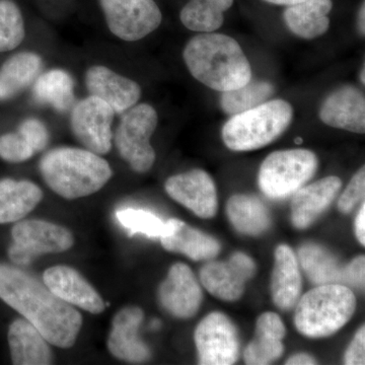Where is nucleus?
<instances>
[{"label": "nucleus", "mask_w": 365, "mask_h": 365, "mask_svg": "<svg viewBox=\"0 0 365 365\" xmlns=\"http://www.w3.org/2000/svg\"><path fill=\"white\" fill-rule=\"evenodd\" d=\"M0 299L32 323L50 344H76L83 317L31 274L0 264Z\"/></svg>", "instance_id": "1"}, {"label": "nucleus", "mask_w": 365, "mask_h": 365, "mask_svg": "<svg viewBox=\"0 0 365 365\" xmlns=\"http://www.w3.org/2000/svg\"><path fill=\"white\" fill-rule=\"evenodd\" d=\"M182 56L192 76L212 90H237L252 79L251 66L241 46L222 34L195 36L185 47Z\"/></svg>", "instance_id": "2"}, {"label": "nucleus", "mask_w": 365, "mask_h": 365, "mask_svg": "<svg viewBox=\"0 0 365 365\" xmlns=\"http://www.w3.org/2000/svg\"><path fill=\"white\" fill-rule=\"evenodd\" d=\"M39 168L48 187L69 200L97 193L113 175L104 158L93 151L74 148L48 151L41 158Z\"/></svg>", "instance_id": "3"}, {"label": "nucleus", "mask_w": 365, "mask_h": 365, "mask_svg": "<svg viewBox=\"0 0 365 365\" xmlns=\"http://www.w3.org/2000/svg\"><path fill=\"white\" fill-rule=\"evenodd\" d=\"M294 325L302 335L323 338L333 335L352 318L356 299L343 284L318 285L297 302Z\"/></svg>", "instance_id": "4"}, {"label": "nucleus", "mask_w": 365, "mask_h": 365, "mask_svg": "<svg viewBox=\"0 0 365 365\" xmlns=\"http://www.w3.org/2000/svg\"><path fill=\"white\" fill-rule=\"evenodd\" d=\"M292 116V105L283 100L269 101L230 118L223 126V141L235 151L259 150L287 130Z\"/></svg>", "instance_id": "5"}, {"label": "nucleus", "mask_w": 365, "mask_h": 365, "mask_svg": "<svg viewBox=\"0 0 365 365\" xmlns=\"http://www.w3.org/2000/svg\"><path fill=\"white\" fill-rule=\"evenodd\" d=\"M318 165V158L311 150L275 151L262 163L259 187L268 198L282 200L304 187L314 177Z\"/></svg>", "instance_id": "6"}, {"label": "nucleus", "mask_w": 365, "mask_h": 365, "mask_svg": "<svg viewBox=\"0 0 365 365\" xmlns=\"http://www.w3.org/2000/svg\"><path fill=\"white\" fill-rule=\"evenodd\" d=\"M158 126V114L151 106L141 104L122 116L114 141L120 155L137 173H146L155 160L150 137Z\"/></svg>", "instance_id": "7"}, {"label": "nucleus", "mask_w": 365, "mask_h": 365, "mask_svg": "<svg viewBox=\"0 0 365 365\" xmlns=\"http://www.w3.org/2000/svg\"><path fill=\"white\" fill-rule=\"evenodd\" d=\"M14 242L9 257L16 265H30L37 257L59 254L73 246L74 237L67 228L45 220H31L16 223L11 230Z\"/></svg>", "instance_id": "8"}, {"label": "nucleus", "mask_w": 365, "mask_h": 365, "mask_svg": "<svg viewBox=\"0 0 365 365\" xmlns=\"http://www.w3.org/2000/svg\"><path fill=\"white\" fill-rule=\"evenodd\" d=\"M110 31L127 42L143 39L162 23L153 0H100Z\"/></svg>", "instance_id": "9"}, {"label": "nucleus", "mask_w": 365, "mask_h": 365, "mask_svg": "<svg viewBox=\"0 0 365 365\" xmlns=\"http://www.w3.org/2000/svg\"><path fill=\"white\" fill-rule=\"evenodd\" d=\"M194 338L200 364L230 365L239 359V333L225 314H208L197 326Z\"/></svg>", "instance_id": "10"}, {"label": "nucleus", "mask_w": 365, "mask_h": 365, "mask_svg": "<svg viewBox=\"0 0 365 365\" xmlns=\"http://www.w3.org/2000/svg\"><path fill=\"white\" fill-rule=\"evenodd\" d=\"M114 115V110L107 103L90 96L72 110V132L86 150L98 155H107L112 148Z\"/></svg>", "instance_id": "11"}, {"label": "nucleus", "mask_w": 365, "mask_h": 365, "mask_svg": "<svg viewBox=\"0 0 365 365\" xmlns=\"http://www.w3.org/2000/svg\"><path fill=\"white\" fill-rule=\"evenodd\" d=\"M256 264L248 255L237 252L227 261L209 262L200 271V280L209 294L225 302L241 299L246 283L254 277Z\"/></svg>", "instance_id": "12"}, {"label": "nucleus", "mask_w": 365, "mask_h": 365, "mask_svg": "<svg viewBox=\"0 0 365 365\" xmlns=\"http://www.w3.org/2000/svg\"><path fill=\"white\" fill-rule=\"evenodd\" d=\"M165 191L170 198L201 218H211L217 211L215 182L202 170H193L169 178Z\"/></svg>", "instance_id": "13"}, {"label": "nucleus", "mask_w": 365, "mask_h": 365, "mask_svg": "<svg viewBox=\"0 0 365 365\" xmlns=\"http://www.w3.org/2000/svg\"><path fill=\"white\" fill-rule=\"evenodd\" d=\"M158 299L172 316L189 319L198 312L203 294L189 266L176 263L170 267L167 278L160 284Z\"/></svg>", "instance_id": "14"}, {"label": "nucleus", "mask_w": 365, "mask_h": 365, "mask_svg": "<svg viewBox=\"0 0 365 365\" xmlns=\"http://www.w3.org/2000/svg\"><path fill=\"white\" fill-rule=\"evenodd\" d=\"M43 282L50 292L71 306L95 314L105 311L102 297L76 269L63 265L47 269L43 275Z\"/></svg>", "instance_id": "15"}, {"label": "nucleus", "mask_w": 365, "mask_h": 365, "mask_svg": "<svg viewBox=\"0 0 365 365\" xmlns=\"http://www.w3.org/2000/svg\"><path fill=\"white\" fill-rule=\"evenodd\" d=\"M143 319V311L138 307H124L115 314L108 338V348L113 356L132 364L150 359V348L138 336Z\"/></svg>", "instance_id": "16"}, {"label": "nucleus", "mask_w": 365, "mask_h": 365, "mask_svg": "<svg viewBox=\"0 0 365 365\" xmlns=\"http://www.w3.org/2000/svg\"><path fill=\"white\" fill-rule=\"evenodd\" d=\"M86 88L91 96L101 98L121 114L135 106L141 96L135 81L120 76L105 66H93L86 74Z\"/></svg>", "instance_id": "17"}, {"label": "nucleus", "mask_w": 365, "mask_h": 365, "mask_svg": "<svg viewBox=\"0 0 365 365\" xmlns=\"http://www.w3.org/2000/svg\"><path fill=\"white\" fill-rule=\"evenodd\" d=\"M319 118L324 123L334 128L354 133H364V93L351 86H343L334 91L322 105Z\"/></svg>", "instance_id": "18"}, {"label": "nucleus", "mask_w": 365, "mask_h": 365, "mask_svg": "<svg viewBox=\"0 0 365 365\" xmlns=\"http://www.w3.org/2000/svg\"><path fill=\"white\" fill-rule=\"evenodd\" d=\"M341 187L342 181L339 178L331 176L297 190L292 201V220L294 227L299 230L311 227L331 205Z\"/></svg>", "instance_id": "19"}, {"label": "nucleus", "mask_w": 365, "mask_h": 365, "mask_svg": "<svg viewBox=\"0 0 365 365\" xmlns=\"http://www.w3.org/2000/svg\"><path fill=\"white\" fill-rule=\"evenodd\" d=\"M160 239L163 249L185 255L194 261L211 260L222 250L215 237L176 218L165 222V232Z\"/></svg>", "instance_id": "20"}, {"label": "nucleus", "mask_w": 365, "mask_h": 365, "mask_svg": "<svg viewBox=\"0 0 365 365\" xmlns=\"http://www.w3.org/2000/svg\"><path fill=\"white\" fill-rule=\"evenodd\" d=\"M7 340L14 364H52V352L48 345L49 342L28 319H16L9 327Z\"/></svg>", "instance_id": "21"}, {"label": "nucleus", "mask_w": 365, "mask_h": 365, "mask_svg": "<svg viewBox=\"0 0 365 365\" xmlns=\"http://www.w3.org/2000/svg\"><path fill=\"white\" fill-rule=\"evenodd\" d=\"M302 280L299 260L294 252L287 245H281L275 251V262L271 281V292L276 307L287 311L299 302Z\"/></svg>", "instance_id": "22"}, {"label": "nucleus", "mask_w": 365, "mask_h": 365, "mask_svg": "<svg viewBox=\"0 0 365 365\" xmlns=\"http://www.w3.org/2000/svg\"><path fill=\"white\" fill-rule=\"evenodd\" d=\"M287 328L277 314H261L257 321L254 340L244 353L245 362L250 365H267L280 359L283 354L282 340Z\"/></svg>", "instance_id": "23"}, {"label": "nucleus", "mask_w": 365, "mask_h": 365, "mask_svg": "<svg viewBox=\"0 0 365 365\" xmlns=\"http://www.w3.org/2000/svg\"><path fill=\"white\" fill-rule=\"evenodd\" d=\"M332 7L331 0H304L288 6L283 18L290 32L302 39L312 40L328 31V14Z\"/></svg>", "instance_id": "24"}, {"label": "nucleus", "mask_w": 365, "mask_h": 365, "mask_svg": "<svg viewBox=\"0 0 365 365\" xmlns=\"http://www.w3.org/2000/svg\"><path fill=\"white\" fill-rule=\"evenodd\" d=\"M42 190L30 181H0V225L20 222L37 207Z\"/></svg>", "instance_id": "25"}, {"label": "nucleus", "mask_w": 365, "mask_h": 365, "mask_svg": "<svg viewBox=\"0 0 365 365\" xmlns=\"http://www.w3.org/2000/svg\"><path fill=\"white\" fill-rule=\"evenodd\" d=\"M42 68V59L32 52H21L0 68V101L9 100L32 85Z\"/></svg>", "instance_id": "26"}, {"label": "nucleus", "mask_w": 365, "mask_h": 365, "mask_svg": "<svg viewBox=\"0 0 365 365\" xmlns=\"http://www.w3.org/2000/svg\"><path fill=\"white\" fill-rule=\"evenodd\" d=\"M297 257L307 278L314 284H343L344 267L329 250L309 242L299 250Z\"/></svg>", "instance_id": "27"}, {"label": "nucleus", "mask_w": 365, "mask_h": 365, "mask_svg": "<svg viewBox=\"0 0 365 365\" xmlns=\"http://www.w3.org/2000/svg\"><path fill=\"white\" fill-rule=\"evenodd\" d=\"M227 212L230 222L241 234L259 235L271 225L270 213L257 197L235 195L228 200Z\"/></svg>", "instance_id": "28"}, {"label": "nucleus", "mask_w": 365, "mask_h": 365, "mask_svg": "<svg viewBox=\"0 0 365 365\" xmlns=\"http://www.w3.org/2000/svg\"><path fill=\"white\" fill-rule=\"evenodd\" d=\"M33 96L41 104L52 106L58 112H66L73 104V79L62 69L45 72L36 78Z\"/></svg>", "instance_id": "29"}, {"label": "nucleus", "mask_w": 365, "mask_h": 365, "mask_svg": "<svg viewBox=\"0 0 365 365\" xmlns=\"http://www.w3.org/2000/svg\"><path fill=\"white\" fill-rule=\"evenodd\" d=\"M234 4V0H190L181 11L180 19L188 30L212 33L225 21L223 14Z\"/></svg>", "instance_id": "30"}, {"label": "nucleus", "mask_w": 365, "mask_h": 365, "mask_svg": "<svg viewBox=\"0 0 365 365\" xmlns=\"http://www.w3.org/2000/svg\"><path fill=\"white\" fill-rule=\"evenodd\" d=\"M273 91V86L268 81L251 79L237 90L223 91L220 105L223 111L234 116L263 104Z\"/></svg>", "instance_id": "31"}, {"label": "nucleus", "mask_w": 365, "mask_h": 365, "mask_svg": "<svg viewBox=\"0 0 365 365\" xmlns=\"http://www.w3.org/2000/svg\"><path fill=\"white\" fill-rule=\"evenodd\" d=\"M25 38L20 9L11 0H0V52L16 49Z\"/></svg>", "instance_id": "32"}, {"label": "nucleus", "mask_w": 365, "mask_h": 365, "mask_svg": "<svg viewBox=\"0 0 365 365\" xmlns=\"http://www.w3.org/2000/svg\"><path fill=\"white\" fill-rule=\"evenodd\" d=\"M117 220L131 234H143L146 237H162L165 230V222L153 212L143 209L125 208L118 210Z\"/></svg>", "instance_id": "33"}, {"label": "nucleus", "mask_w": 365, "mask_h": 365, "mask_svg": "<svg viewBox=\"0 0 365 365\" xmlns=\"http://www.w3.org/2000/svg\"><path fill=\"white\" fill-rule=\"evenodd\" d=\"M30 144L19 132L0 136V158L9 163H23L33 157Z\"/></svg>", "instance_id": "34"}, {"label": "nucleus", "mask_w": 365, "mask_h": 365, "mask_svg": "<svg viewBox=\"0 0 365 365\" xmlns=\"http://www.w3.org/2000/svg\"><path fill=\"white\" fill-rule=\"evenodd\" d=\"M365 196V169L361 168L352 178L338 201V208L342 213L351 212L357 204L364 202Z\"/></svg>", "instance_id": "35"}, {"label": "nucleus", "mask_w": 365, "mask_h": 365, "mask_svg": "<svg viewBox=\"0 0 365 365\" xmlns=\"http://www.w3.org/2000/svg\"><path fill=\"white\" fill-rule=\"evenodd\" d=\"M19 133L30 144L35 153L42 151L49 143V133L44 123L38 119H26L19 127Z\"/></svg>", "instance_id": "36"}, {"label": "nucleus", "mask_w": 365, "mask_h": 365, "mask_svg": "<svg viewBox=\"0 0 365 365\" xmlns=\"http://www.w3.org/2000/svg\"><path fill=\"white\" fill-rule=\"evenodd\" d=\"M365 276V258L359 256L344 266L343 284L346 287H364Z\"/></svg>", "instance_id": "37"}, {"label": "nucleus", "mask_w": 365, "mask_h": 365, "mask_svg": "<svg viewBox=\"0 0 365 365\" xmlns=\"http://www.w3.org/2000/svg\"><path fill=\"white\" fill-rule=\"evenodd\" d=\"M345 364L364 365L365 364V329L364 326L357 331L356 335L353 338L351 344L347 348L344 357Z\"/></svg>", "instance_id": "38"}, {"label": "nucleus", "mask_w": 365, "mask_h": 365, "mask_svg": "<svg viewBox=\"0 0 365 365\" xmlns=\"http://www.w3.org/2000/svg\"><path fill=\"white\" fill-rule=\"evenodd\" d=\"M355 235L362 246L365 245V205L364 202L361 204V208L359 209V215L355 218Z\"/></svg>", "instance_id": "39"}, {"label": "nucleus", "mask_w": 365, "mask_h": 365, "mask_svg": "<svg viewBox=\"0 0 365 365\" xmlns=\"http://www.w3.org/2000/svg\"><path fill=\"white\" fill-rule=\"evenodd\" d=\"M288 365H312L317 364L316 359H314L311 355L306 354V353H299V354H295L294 356L288 359L287 361Z\"/></svg>", "instance_id": "40"}, {"label": "nucleus", "mask_w": 365, "mask_h": 365, "mask_svg": "<svg viewBox=\"0 0 365 365\" xmlns=\"http://www.w3.org/2000/svg\"><path fill=\"white\" fill-rule=\"evenodd\" d=\"M365 4H361L360 6L359 13V32L362 36H364L365 34Z\"/></svg>", "instance_id": "41"}, {"label": "nucleus", "mask_w": 365, "mask_h": 365, "mask_svg": "<svg viewBox=\"0 0 365 365\" xmlns=\"http://www.w3.org/2000/svg\"><path fill=\"white\" fill-rule=\"evenodd\" d=\"M268 4H276V6H294V4H299V2L304 1V0H264Z\"/></svg>", "instance_id": "42"}, {"label": "nucleus", "mask_w": 365, "mask_h": 365, "mask_svg": "<svg viewBox=\"0 0 365 365\" xmlns=\"http://www.w3.org/2000/svg\"><path fill=\"white\" fill-rule=\"evenodd\" d=\"M364 71H365V68L364 67V68H362L361 76H360V79H361L362 83H364V81H365Z\"/></svg>", "instance_id": "43"}, {"label": "nucleus", "mask_w": 365, "mask_h": 365, "mask_svg": "<svg viewBox=\"0 0 365 365\" xmlns=\"http://www.w3.org/2000/svg\"><path fill=\"white\" fill-rule=\"evenodd\" d=\"M153 326L155 329L158 328V327H160V322H158V319H155V322H153Z\"/></svg>", "instance_id": "44"}]
</instances>
